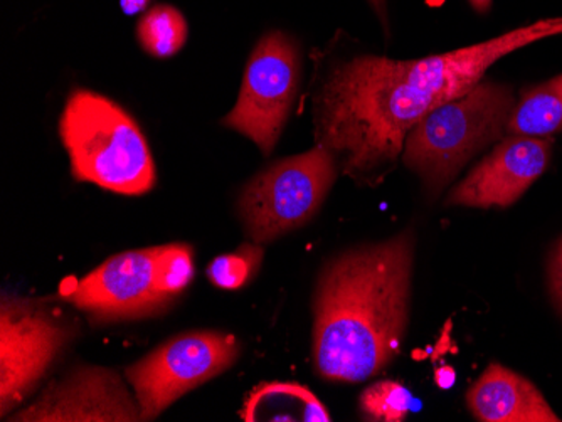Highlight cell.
I'll return each instance as SVG.
<instances>
[{
	"label": "cell",
	"mask_w": 562,
	"mask_h": 422,
	"mask_svg": "<svg viewBox=\"0 0 562 422\" xmlns=\"http://www.w3.org/2000/svg\"><path fill=\"white\" fill-rule=\"evenodd\" d=\"M435 380H437L438 387L441 389H451L457 383V372L453 368L443 365V367L437 368L435 372Z\"/></svg>",
	"instance_id": "ffe728a7"
},
{
	"label": "cell",
	"mask_w": 562,
	"mask_h": 422,
	"mask_svg": "<svg viewBox=\"0 0 562 422\" xmlns=\"http://www.w3.org/2000/svg\"><path fill=\"white\" fill-rule=\"evenodd\" d=\"M558 34L562 18L445 55L340 61L314 96L315 140L357 184H379L396 167L407 134L423 116L472 90L505 56Z\"/></svg>",
	"instance_id": "6da1fadb"
},
{
	"label": "cell",
	"mask_w": 562,
	"mask_h": 422,
	"mask_svg": "<svg viewBox=\"0 0 562 422\" xmlns=\"http://www.w3.org/2000/svg\"><path fill=\"white\" fill-rule=\"evenodd\" d=\"M239 357L236 337L192 332L173 337L126 368L142 421H151L189 390L232 367Z\"/></svg>",
	"instance_id": "8992f818"
},
{
	"label": "cell",
	"mask_w": 562,
	"mask_h": 422,
	"mask_svg": "<svg viewBox=\"0 0 562 422\" xmlns=\"http://www.w3.org/2000/svg\"><path fill=\"white\" fill-rule=\"evenodd\" d=\"M300 55L295 41L281 31H271L251 53L238 102L223 119L255 141L265 157L273 152L299 88Z\"/></svg>",
	"instance_id": "52a82bcc"
},
{
	"label": "cell",
	"mask_w": 562,
	"mask_h": 422,
	"mask_svg": "<svg viewBox=\"0 0 562 422\" xmlns=\"http://www.w3.org/2000/svg\"><path fill=\"white\" fill-rule=\"evenodd\" d=\"M337 169L336 157L315 145L255 175L239 197V213L252 241H273L306 225L336 182Z\"/></svg>",
	"instance_id": "5b68a950"
},
{
	"label": "cell",
	"mask_w": 562,
	"mask_h": 422,
	"mask_svg": "<svg viewBox=\"0 0 562 422\" xmlns=\"http://www.w3.org/2000/svg\"><path fill=\"white\" fill-rule=\"evenodd\" d=\"M154 260L156 248L116 254L76 282L68 300L97 321L162 313L173 298L157 286Z\"/></svg>",
	"instance_id": "9c48e42d"
},
{
	"label": "cell",
	"mask_w": 562,
	"mask_h": 422,
	"mask_svg": "<svg viewBox=\"0 0 562 422\" xmlns=\"http://www.w3.org/2000/svg\"><path fill=\"white\" fill-rule=\"evenodd\" d=\"M12 421H142L140 406L126 392L122 379L109 368L72 372L50 386L36 404Z\"/></svg>",
	"instance_id": "8fae6325"
},
{
	"label": "cell",
	"mask_w": 562,
	"mask_h": 422,
	"mask_svg": "<svg viewBox=\"0 0 562 422\" xmlns=\"http://www.w3.org/2000/svg\"><path fill=\"white\" fill-rule=\"evenodd\" d=\"M467 404L473 418L482 422L562 421L538 387L497 362L470 387Z\"/></svg>",
	"instance_id": "7c38bea8"
},
{
	"label": "cell",
	"mask_w": 562,
	"mask_h": 422,
	"mask_svg": "<svg viewBox=\"0 0 562 422\" xmlns=\"http://www.w3.org/2000/svg\"><path fill=\"white\" fill-rule=\"evenodd\" d=\"M137 36L148 55L170 58L181 52L188 41V22L172 5H156L138 22Z\"/></svg>",
	"instance_id": "9a60e30c"
},
{
	"label": "cell",
	"mask_w": 562,
	"mask_h": 422,
	"mask_svg": "<svg viewBox=\"0 0 562 422\" xmlns=\"http://www.w3.org/2000/svg\"><path fill=\"white\" fill-rule=\"evenodd\" d=\"M516 102L513 87L483 78L423 116L407 134L401 160L429 195H437L473 157L507 137Z\"/></svg>",
	"instance_id": "3957f363"
},
{
	"label": "cell",
	"mask_w": 562,
	"mask_h": 422,
	"mask_svg": "<svg viewBox=\"0 0 562 422\" xmlns=\"http://www.w3.org/2000/svg\"><path fill=\"white\" fill-rule=\"evenodd\" d=\"M469 4L472 5V9L476 14L485 15L491 12L494 0H469Z\"/></svg>",
	"instance_id": "603a6c76"
},
{
	"label": "cell",
	"mask_w": 562,
	"mask_h": 422,
	"mask_svg": "<svg viewBox=\"0 0 562 422\" xmlns=\"http://www.w3.org/2000/svg\"><path fill=\"white\" fill-rule=\"evenodd\" d=\"M359 404L362 414L371 421L401 422L412 411L415 399L403 384L381 380L362 392Z\"/></svg>",
	"instance_id": "2e32d148"
},
{
	"label": "cell",
	"mask_w": 562,
	"mask_h": 422,
	"mask_svg": "<svg viewBox=\"0 0 562 422\" xmlns=\"http://www.w3.org/2000/svg\"><path fill=\"white\" fill-rule=\"evenodd\" d=\"M59 135L76 181L123 195L156 185V166L135 119L109 98L78 90L68 98Z\"/></svg>",
	"instance_id": "277c9868"
},
{
	"label": "cell",
	"mask_w": 562,
	"mask_h": 422,
	"mask_svg": "<svg viewBox=\"0 0 562 422\" xmlns=\"http://www.w3.org/2000/svg\"><path fill=\"white\" fill-rule=\"evenodd\" d=\"M413 232L349 251L331 261L315 296L318 374L362 383L390 364L403 343L412 289Z\"/></svg>",
	"instance_id": "7a4b0ae2"
},
{
	"label": "cell",
	"mask_w": 562,
	"mask_h": 422,
	"mask_svg": "<svg viewBox=\"0 0 562 422\" xmlns=\"http://www.w3.org/2000/svg\"><path fill=\"white\" fill-rule=\"evenodd\" d=\"M241 418L245 421H330L327 409L311 390L286 383L263 384L252 390Z\"/></svg>",
	"instance_id": "4fadbf2b"
},
{
	"label": "cell",
	"mask_w": 562,
	"mask_h": 422,
	"mask_svg": "<svg viewBox=\"0 0 562 422\" xmlns=\"http://www.w3.org/2000/svg\"><path fill=\"white\" fill-rule=\"evenodd\" d=\"M150 0H120V8L126 15H137L145 12Z\"/></svg>",
	"instance_id": "44dd1931"
},
{
	"label": "cell",
	"mask_w": 562,
	"mask_h": 422,
	"mask_svg": "<svg viewBox=\"0 0 562 422\" xmlns=\"http://www.w3.org/2000/svg\"><path fill=\"white\" fill-rule=\"evenodd\" d=\"M263 260L260 246L243 244L235 253L217 256L207 267V276L217 288L239 289L257 275Z\"/></svg>",
	"instance_id": "e0dca14e"
},
{
	"label": "cell",
	"mask_w": 562,
	"mask_h": 422,
	"mask_svg": "<svg viewBox=\"0 0 562 422\" xmlns=\"http://www.w3.org/2000/svg\"><path fill=\"white\" fill-rule=\"evenodd\" d=\"M69 333L46 310L2 300L0 310V406L2 415L24 399L44 376Z\"/></svg>",
	"instance_id": "ba28073f"
},
{
	"label": "cell",
	"mask_w": 562,
	"mask_h": 422,
	"mask_svg": "<svg viewBox=\"0 0 562 422\" xmlns=\"http://www.w3.org/2000/svg\"><path fill=\"white\" fill-rule=\"evenodd\" d=\"M562 130V72L538 87H530L517 98L507 135L549 138Z\"/></svg>",
	"instance_id": "5bb4252c"
},
{
	"label": "cell",
	"mask_w": 562,
	"mask_h": 422,
	"mask_svg": "<svg viewBox=\"0 0 562 422\" xmlns=\"http://www.w3.org/2000/svg\"><path fill=\"white\" fill-rule=\"evenodd\" d=\"M156 280L164 295L176 298L184 292L194 276L192 251L186 244H167L156 248Z\"/></svg>",
	"instance_id": "ac0fdd59"
},
{
	"label": "cell",
	"mask_w": 562,
	"mask_h": 422,
	"mask_svg": "<svg viewBox=\"0 0 562 422\" xmlns=\"http://www.w3.org/2000/svg\"><path fill=\"white\" fill-rule=\"evenodd\" d=\"M549 286H551L555 307L562 315V239L555 246L549 261Z\"/></svg>",
	"instance_id": "d6986e66"
},
{
	"label": "cell",
	"mask_w": 562,
	"mask_h": 422,
	"mask_svg": "<svg viewBox=\"0 0 562 422\" xmlns=\"http://www.w3.org/2000/svg\"><path fill=\"white\" fill-rule=\"evenodd\" d=\"M552 147L551 138L507 135L448 194V206H514L548 170Z\"/></svg>",
	"instance_id": "30bf717a"
},
{
	"label": "cell",
	"mask_w": 562,
	"mask_h": 422,
	"mask_svg": "<svg viewBox=\"0 0 562 422\" xmlns=\"http://www.w3.org/2000/svg\"><path fill=\"white\" fill-rule=\"evenodd\" d=\"M369 4L381 19L382 26L387 27V0H369Z\"/></svg>",
	"instance_id": "7402d4cb"
}]
</instances>
